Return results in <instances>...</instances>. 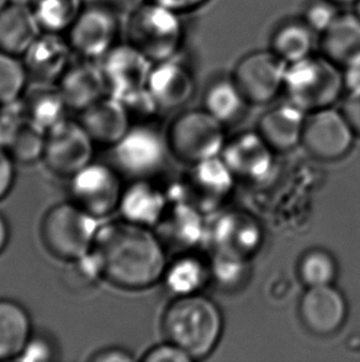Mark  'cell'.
I'll list each match as a JSON object with an SVG mask.
<instances>
[{"label":"cell","mask_w":360,"mask_h":362,"mask_svg":"<svg viewBox=\"0 0 360 362\" xmlns=\"http://www.w3.org/2000/svg\"><path fill=\"white\" fill-rule=\"evenodd\" d=\"M90 255L104 282L122 291L151 288L166 272V252L151 228L125 219L100 223Z\"/></svg>","instance_id":"1"},{"label":"cell","mask_w":360,"mask_h":362,"mask_svg":"<svg viewBox=\"0 0 360 362\" xmlns=\"http://www.w3.org/2000/svg\"><path fill=\"white\" fill-rule=\"evenodd\" d=\"M162 329L167 340L176 344L193 360L214 351L224 330L217 305L200 294L176 297L163 313Z\"/></svg>","instance_id":"2"},{"label":"cell","mask_w":360,"mask_h":362,"mask_svg":"<svg viewBox=\"0 0 360 362\" xmlns=\"http://www.w3.org/2000/svg\"><path fill=\"white\" fill-rule=\"evenodd\" d=\"M124 31L127 44L152 64L178 57L184 46L181 14L150 0L127 15Z\"/></svg>","instance_id":"3"},{"label":"cell","mask_w":360,"mask_h":362,"mask_svg":"<svg viewBox=\"0 0 360 362\" xmlns=\"http://www.w3.org/2000/svg\"><path fill=\"white\" fill-rule=\"evenodd\" d=\"M100 223L71 201L57 203L40 221L41 244L52 257L71 264L90 252Z\"/></svg>","instance_id":"4"},{"label":"cell","mask_w":360,"mask_h":362,"mask_svg":"<svg viewBox=\"0 0 360 362\" xmlns=\"http://www.w3.org/2000/svg\"><path fill=\"white\" fill-rule=\"evenodd\" d=\"M344 90L343 69L323 54L287 64L284 92L289 102L306 113L331 108Z\"/></svg>","instance_id":"5"},{"label":"cell","mask_w":360,"mask_h":362,"mask_svg":"<svg viewBox=\"0 0 360 362\" xmlns=\"http://www.w3.org/2000/svg\"><path fill=\"white\" fill-rule=\"evenodd\" d=\"M168 150L190 165L216 157L224 147V124L206 110H188L178 115L166 135Z\"/></svg>","instance_id":"6"},{"label":"cell","mask_w":360,"mask_h":362,"mask_svg":"<svg viewBox=\"0 0 360 362\" xmlns=\"http://www.w3.org/2000/svg\"><path fill=\"white\" fill-rule=\"evenodd\" d=\"M124 188L116 167L92 161L69 178V201L102 221L119 211Z\"/></svg>","instance_id":"7"},{"label":"cell","mask_w":360,"mask_h":362,"mask_svg":"<svg viewBox=\"0 0 360 362\" xmlns=\"http://www.w3.org/2000/svg\"><path fill=\"white\" fill-rule=\"evenodd\" d=\"M120 16L105 1L84 5L66 34L74 56L99 62L109 54L120 44Z\"/></svg>","instance_id":"8"},{"label":"cell","mask_w":360,"mask_h":362,"mask_svg":"<svg viewBox=\"0 0 360 362\" xmlns=\"http://www.w3.org/2000/svg\"><path fill=\"white\" fill-rule=\"evenodd\" d=\"M94 146L77 119H66L46 132L41 161L54 176L69 180L92 162Z\"/></svg>","instance_id":"9"},{"label":"cell","mask_w":360,"mask_h":362,"mask_svg":"<svg viewBox=\"0 0 360 362\" xmlns=\"http://www.w3.org/2000/svg\"><path fill=\"white\" fill-rule=\"evenodd\" d=\"M287 64L272 49L244 54L234 66L232 78L248 104H268L284 90Z\"/></svg>","instance_id":"10"},{"label":"cell","mask_w":360,"mask_h":362,"mask_svg":"<svg viewBox=\"0 0 360 362\" xmlns=\"http://www.w3.org/2000/svg\"><path fill=\"white\" fill-rule=\"evenodd\" d=\"M168 151L166 136L147 125H132L126 135L112 147L115 167L133 180L148 178L164 163Z\"/></svg>","instance_id":"11"},{"label":"cell","mask_w":360,"mask_h":362,"mask_svg":"<svg viewBox=\"0 0 360 362\" xmlns=\"http://www.w3.org/2000/svg\"><path fill=\"white\" fill-rule=\"evenodd\" d=\"M356 132L343 112L320 109L306 117L301 144L322 161H336L351 151Z\"/></svg>","instance_id":"12"},{"label":"cell","mask_w":360,"mask_h":362,"mask_svg":"<svg viewBox=\"0 0 360 362\" xmlns=\"http://www.w3.org/2000/svg\"><path fill=\"white\" fill-rule=\"evenodd\" d=\"M107 94L122 99L147 88L152 64L131 45L117 44L100 61Z\"/></svg>","instance_id":"13"},{"label":"cell","mask_w":360,"mask_h":362,"mask_svg":"<svg viewBox=\"0 0 360 362\" xmlns=\"http://www.w3.org/2000/svg\"><path fill=\"white\" fill-rule=\"evenodd\" d=\"M66 35L41 33L21 57L29 83L56 86L73 61Z\"/></svg>","instance_id":"14"},{"label":"cell","mask_w":360,"mask_h":362,"mask_svg":"<svg viewBox=\"0 0 360 362\" xmlns=\"http://www.w3.org/2000/svg\"><path fill=\"white\" fill-rule=\"evenodd\" d=\"M347 312L346 299L332 284L308 287L299 304L305 328L322 337L337 333L346 322Z\"/></svg>","instance_id":"15"},{"label":"cell","mask_w":360,"mask_h":362,"mask_svg":"<svg viewBox=\"0 0 360 362\" xmlns=\"http://www.w3.org/2000/svg\"><path fill=\"white\" fill-rule=\"evenodd\" d=\"M147 89L161 110L178 109L194 95V74L179 56L157 62L152 67Z\"/></svg>","instance_id":"16"},{"label":"cell","mask_w":360,"mask_h":362,"mask_svg":"<svg viewBox=\"0 0 360 362\" xmlns=\"http://www.w3.org/2000/svg\"><path fill=\"white\" fill-rule=\"evenodd\" d=\"M71 112L79 113L107 95L102 67L97 61H72L56 84Z\"/></svg>","instance_id":"17"},{"label":"cell","mask_w":360,"mask_h":362,"mask_svg":"<svg viewBox=\"0 0 360 362\" xmlns=\"http://www.w3.org/2000/svg\"><path fill=\"white\" fill-rule=\"evenodd\" d=\"M77 114L79 124L99 146L112 148L132 127L121 100L109 94Z\"/></svg>","instance_id":"18"},{"label":"cell","mask_w":360,"mask_h":362,"mask_svg":"<svg viewBox=\"0 0 360 362\" xmlns=\"http://www.w3.org/2000/svg\"><path fill=\"white\" fill-rule=\"evenodd\" d=\"M272 150L259 132H246L224 144L222 160L234 176L262 178L272 167Z\"/></svg>","instance_id":"19"},{"label":"cell","mask_w":360,"mask_h":362,"mask_svg":"<svg viewBox=\"0 0 360 362\" xmlns=\"http://www.w3.org/2000/svg\"><path fill=\"white\" fill-rule=\"evenodd\" d=\"M117 211L122 219L152 229L166 214L167 198L147 178H138L124 188Z\"/></svg>","instance_id":"20"},{"label":"cell","mask_w":360,"mask_h":362,"mask_svg":"<svg viewBox=\"0 0 360 362\" xmlns=\"http://www.w3.org/2000/svg\"><path fill=\"white\" fill-rule=\"evenodd\" d=\"M306 112L292 102L277 105L259 122V135L275 151H287L301 142Z\"/></svg>","instance_id":"21"},{"label":"cell","mask_w":360,"mask_h":362,"mask_svg":"<svg viewBox=\"0 0 360 362\" xmlns=\"http://www.w3.org/2000/svg\"><path fill=\"white\" fill-rule=\"evenodd\" d=\"M320 36L321 54L342 69L360 59V18L354 11L341 13Z\"/></svg>","instance_id":"22"},{"label":"cell","mask_w":360,"mask_h":362,"mask_svg":"<svg viewBox=\"0 0 360 362\" xmlns=\"http://www.w3.org/2000/svg\"><path fill=\"white\" fill-rule=\"evenodd\" d=\"M41 34L29 5L9 3L0 11V52L21 59Z\"/></svg>","instance_id":"23"},{"label":"cell","mask_w":360,"mask_h":362,"mask_svg":"<svg viewBox=\"0 0 360 362\" xmlns=\"http://www.w3.org/2000/svg\"><path fill=\"white\" fill-rule=\"evenodd\" d=\"M32 334V322L24 305L0 298V362L16 361Z\"/></svg>","instance_id":"24"},{"label":"cell","mask_w":360,"mask_h":362,"mask_svg":"<svg viewBox=\"0 0 360 362\" xmlns=\"http://www.w3.org/2000/svg\"><path fill=\"white\" fill-rule=\"evenodd\" d=\"M26 118L44 132L68 119V105L56 86H35L23 95Z\"/></svg>","instance_id":"25"},{"label":"cell","mask_w":360,"mask_h":362,"mask_svg":"<svg viewBox=\"0 0 360 362\" xmlns=\"http://www.w3.org/2000/svg\"><path fill=\"white\" fill-rule=\"evenodd\" d=\"M315 35L301 18L287 19L272 31L269 49L285 64H292L313 54Z\"/></svg>","instance_id":"26"},{"label":"cell","mask_w":360,"mask_h":362,"mask_svg":"<svg viewBox=\"0 0 360 362\" xmlns=\"http://www.w3.org/2000/svg\"><path fill=\"white\" fill-rule=\"evenodd\" d=\"M216 243L219 251L248 256L260 245L259 226L251 218L244 214H229L221 219L216 228Z\"/></svg>","instance_id":"27"},{"label":"cell","mask_w":360,"mask_h":362,"mask_svg":"<svg viewBox=\"0 0 360 362\" xmlns=\"http://www.w3.org/2000/svg\"><path fill=\"white\" fill-rule=\"evenodd\" d=\"M246 104L248 102L232 77L216 79L205 92V110L222 124L239 118L244 113Z\"/></svg>","instance_id":"28"},{"label":"cell","mask_w":360,"mask_h":362,"mask_svg":"<svg viewBox=\"0 0 360 362\" xmlns=\"http://www.w3.org/2000/svg\"><path fill=\"white\" fill-rule=\"evenodd\" d=\"M29 6L41 33L66 35L84 4L82 0H32Z\"/></svg>","instance_id":"29"},{"label":"cell","mask_w":360,"mask_h":362,"mask_svg":"<svg viewBox=\"0 0 360 362\" xmlns=\"http://www.w3.org/2000/svg\"><path fill=\"white\" fill-rule=\"evenodd\" d=\"M208 279V269L205 264L194 256H184L167 264L166 272L162 281L167 288L176 297L190 296L199 292Z\"/></svg>","instance_id":"30"},{"label":"cell","mask_w":360,"mask_h":362,"mask_svg":"<svg viewBox=\"0 0 360 362\" xmlns=\"http://www.w3.org/2000/svg\"><path fill=\"white\" fill-rule=\"evenodd\" d=\"M297 271L307 288L332 284L337 277L336 259L326 250H310L302 255Z\"/></svg>","instance_id":"31"},{"label":"cell","mask_w":360,"mask_h":362,"mask_svg":"<svg viewBox=\"0 0 360 362\" xmlns=\"http://www.w3.org/2000/svg\"><path fill=\"white\" fill-rule=\"evenodd\" d=\"M194 180L203 193L221 197L229 193L234 185V173L224 160L217 156L195 163Z\"/></svg>","instance_id":"32"},{"label":"cell","mask_w":360,"mask_h":362,"mask_svg":"<svg viewBox=\"0 0 360 362\" xmlns=\"http://www.w3.org/2000/svg\"><path fill=\"white\" fill-rule=\"evenodd\" d=\"M29 78L21 59L0 52V107L23 98Z\"/></svg>","instance_id":"33"},{"label":"cell","mask_w":360,"mask_h":362,"mask_svg":"<svg viewBox=\"0 0 360 362\" xmlns=\"http://www.w3.org/2000/svg\"><path fill=\"white\" fill-rule=\"evenodd\" d=\"M340 14V6L331 0H310L302 9L301 19L315 34L322 35L331 28Z\"/></svg>","instance_id":"34"},{"label":"cell","mask_w":360,"mask_h":362,"mask_svg":"<svg viewBox=\"0 0 360 362\" xmlns=\"http://www.w3.org/2000/svg\"><path fill=\"white\" fill-rule=\"evenodd\" d=\"M246 272L244 257L219 251L214 262V274L221 284H237Z\"/></svg>","instance_id":"35"},{"label":"cell","mask_w":360,"mask_h":362,"mask_svg":"<svg viewBox=\"0 0 360 362\" xmlns=\"http://www.w3.org/2000/svg\"><path fill=\"white\" fill-rule=\"evenodd\" d=\"M56 348L51 339L41 335L32 334L29 343L26 344L24 351L20 355L16 361L25 362H47L56 358Z\"/></svg>","instance_id":"36"},{"label":"cell","mask_w":360,"mask_h":362,"mask_svg":"<svg viewBox=\"0 0 360 362\" xmlns=\"http://www.w3.org/2000/svg\"><path fill=\"white\" fill-rule=\"evenodd\" d=\"M193 358L176 344L167 340L166 343L155 345L142 354V362H189Z\"/></svg>","instance_id":"37"},{"label":"cell","mask_w":360,"mask_h":362,"mask_svg":"<svg viewBox=\"0 0 360 362\" xmlns=\"http://www.w3.org/2000/svg\"><path fill=\"white\" fill-rule=\"evenodd\" d=\"M15 165L9 153L0 146V201L6 198L14 187Z\"/></svg>","instance_id":"38"},{"label":"cell","mask_w":360,"mask_h":362,"mask_svg":"<svg viewBox=\"0 0 360 362\" xmlns=\"http://www.w3.org/2000/svg\"><path fill=\"white\" fill-rule=\"evenodd\" d=\"M135 358L128 350L121 346H107L92 351L87 361L89 362H130Z\"/></svg>","instance_id":"39"},{"label":"cell","mask_w":360,"mask_h":362,"mask_svg":"<svg viewBox=\"0 0 360 362\" xmlns=\"http://www.w3.org/2000/svg\"><path fill=\"white\" fill-rule=\"evenodd\" d=\"M342 112L351 124L352 129L360 135V90L348 93L343 102Z\"/></svg>","instance_id":"40"},{"label":"cell","mask_w":360,"mask_h":362,"mask_svg":"<svg viewBox=\"0 0 360 362\" xmlns=\"http://www.w3.org/2000/svg\"><path fill=\"white\" fill-rule=\"evenodd\" d=\"M150 1L166 6L168 9L174 10L176 13L183 15L203 8L204 5L209 3L210 0H150Z\"/></svg>","instance_id":"41"},{"label":"cell","mask_w":360,"mask_h":362,"mask_svg":"<svg viewBox=\"0 0 360 362\" xmlns=\"http://www.w3.org/2000/svg\"><path fill=\"white\" fill-rule=\"evenodd\" d=\"M343 78L348 93L360 90V59L343 69Z\"/></svg>","instance_id":"42"},{"label":"cell","mask_w":360,"mask_h":362,"mask_svg":"<svg viewBox=\"0 0 360 362\" xmlns=\"http://www.w3.org/2000/svg\"><path fill=\"white\" fill-rule=\"evenodd\" d=\"M107 5H110L112 9L120 15H127L137 9L140 5L143 4L146 0H102Z\"/></svg>","instance_id":"43"},{"label":"cell","mask_w":360,"mask_h":362,"mask_svg":"<svg viewBox=\"0 0 360 362\" xmlns=\"http://www.w3.org/2000/svg\"><path fill=\"white\" fill-rule=\"evenodd\" d=\"M10 240V228L8 221L0 213V255L4 252Z\"/></svg>","instance_id":"44"},{"label":"cell","mask_w":360,"mask_h":362,"mask_svg":"<svg viewBox=\"0 0 360 362\" xmlns=\"http://www.w3.org/2000/svg\"><path fill=\"white\" fill-rule=\"evenodd\" d=\"M331 1L341 8V6H349V5L353 6L358 0H331Z\"/></svg>","instance_id":"45"},{"label":"cell","mask_w":360,"mask_h":362,"mask_svg":"<svg viewBox=\"0 0 360 362\" xmlns=\"http://www.w3.org/2000/svg\"><path fill=\"white\" fill-rule=\"evenodd\" d=\"M32 0H10V3H14V4L20 5H30Z\"/></svg>","instance_id":"46"},{"label":"cell","mask_w":360,"mask_h":362,"mask_svg":"<svg viewBox=\"0 0 360 362\" xmlns=\"http://www.w3.org/2000/svg\"><path fill=\"white\" fill-rule=\"evenodd\" d=\"M353 8H354L353 11H354V13H356V14L360 18V0H358L356 4L353 5Z\"/></svg>","instance_id":"47"},{"label":"cell","mask_w":360,"mask_h":362,"mask_svg":"<svg viewBox=\"0 0 360 362\" xmlns=\"http://www.w3.org/2000/svg\"><path fill=\"white\" fill-rule=\"evenodd\" d=\"M10 0H0V11L4 9L6 5L9 4Z\"/></svg>","instance_id":"48"}]
</instances>
